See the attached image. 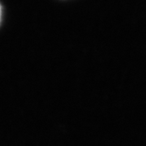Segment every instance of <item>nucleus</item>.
Wrapping results in <instances>:
<instances>
[{"label":"nucleus","instance_id":"f257e3e1","mask_svg":"<svg viewBox=\"0 0 146 146\" xmlns=\"http://www.w3.org/2000/svg\"><path fill=\"white\" fill-rule=\"evenodd\" d=\"M0 20H1V6H0Z\"/></svg>","mask_w":146,"mask_h":146}]
</instances>
